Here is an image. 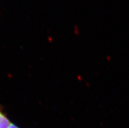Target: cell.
Returning <instances> with one entry per match:
<instances>
[{
	"label": "cell",
	"instance_id": "cell-1",
	"mask_svg": "<svg viewBox=\"0 0 129 128\" xmlns=\"http://www.w3.org/2000/svg\"><path fill=\"white\" fill-rule=\"evenodd\" d=\"M11 123L8 117L0 109V128H9Z\"/></svg>",
	"mask_w": 129,
	"mask_h": 128
},
{
	"label": "cell",
	"instance_id": "cell-2",
	"mask_svg": "<svg viewBox=\"0 0 129 128\" xmlns=\"http://www.w3.org/2000/svg\"><path fill=\"white\" fill-rule=\"evenodd\" d=\"M9 128H19V127H18L17 126V125H15V124H14V123H12Z\"/></svg>",
	"mask_w": 129,
	"mask_h": 128
}]
</instances>
